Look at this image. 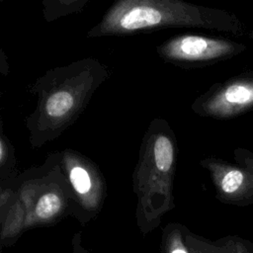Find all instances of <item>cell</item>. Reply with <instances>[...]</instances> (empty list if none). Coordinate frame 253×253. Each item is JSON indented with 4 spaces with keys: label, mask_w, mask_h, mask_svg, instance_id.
Wrapping results in <instances>:
<instances>
[{
    "label": "cell",
    "mask_w": 253,
    "mask_h": 253,
    "mask_svg": "<svg viewBox=\"0 0 253 253\" xmlns=\"http://www.w3.org/2000/svg\"><path fill=\"white\" fill-rule=\"evenodd\" d=\"M176 161L174 132L165 120L155 119L144 133L132 175L137 220L143 231L155 226L161 216L174 208Z\"/></svg>",
    "instance_id": "obj_2"
},
{
    "label": "cell",
    "mask_w": 253,
    "mask_h": 253,
    "mask_svg": "<svg viewBox=\"0 0 253 253\" xmlns=\"http://www.w3.org/2000/svg\"><path fill=\"white\" fill-rule=\"evenodd\" d=\"M61 166L69 181L75 204L88 212H96L106 195V183L97 166L74 150H64Z\"/></svg>",
    "instance_id": "obj_5"
},
{
    "label": "cell",
    "mask_w": 253,
    "mask_h": 253,
    "mask_svg": "<svg viewBox=\"0 0 253 253\" xmlns=\"http://www.w3.org/2000/svg\"><path fill=\"white\" fill-rule=\"evenodd\" d=\"M231 49L227 42L197 35L176 36L156 47L162 59L179 66L211 61L228 54Z\"/></svg>",
    "instance_id": "obj_6"
},
{
    "label": "cell",
    "mask_w": 253,
    "mask_h": 253,
    "mask_svg": "<svg viewBox=\"0 0 253 253\" xmlns=\"http://www.w3.org/2000/svg\"><path fill=\"white\" fill-rule=\"evenodd\" d=\"M235 245L238 253H253V245L235 238Z\"/></svg>",
    "instance_id": "obj_13"
},
{
    "label": "cell",
    "mask_w": 253,
    "mask_h": 253,
    "mask_svg": "<svg viewBox=\"0 0 253 253\" xmlns=\"http://www.w3.org/2000/svg\"><path fill=\"white\" fill-rule=\"evenodd\" d=\"M186 230L178 224H169L163 237V253H193L186 237Z\"/></svg>",
    "instance_id": "obj_9"
},
{
    "label": "cell",
    "mask_w": 253,
    "mask_h": 253,
    "mask_svg": "<svg viewBox=\"0 0 253 253\" xmlns=\"http://www.w3.org/2000/svg\"><path fill=\"white\" fill-rule=\"evenodd\" d=\"M14 152V148L2 134L0 139V167L2 182H4L5 179H12L15 175L13 172L16 167V157Z\"/></svg>",
    "instance_id": "obj_11"
},
{
    "label": "cell",
    "mask_w": 253,
    "mask_h": 253,
    "mask_svg": "<svg viewBox=\"0 0 253 253\" xmlns=\"http://www.w3.org/2000/svg\"><path fill=\"white\" fill-rule=\"evenodd\" d=\"M216 185L222 195L232 196L240 191L244 183V175L240 170L228 169L215 176Z\"/></svg>",
    "instance_id": "obj_10"
},
{
    "label": "cell",
    "mask_w": 253,
    "mask_h": 253,
    "mask_svg": "<svg viewBox=\"0 0 253 253\" xmlns=\"http://www.w3.org/2000/svg\"><path fill=\"white\" fill-rule=\"evenodd\" d=\"M72 253H89L82 244L80 232L76 233L72 239Z\"/></svg>",
    "instance_id": "obj_12"
},
{
    "label": "cell",
    "mask_w": 253,
    "mask_h": 253,
    "mask_svg": "<svg viewBox=\"0 0 253 253\" xmlns=\"http://www.w3.org/2000/svg\"><path fill=\"white\" fill-rule=\"evenodd\" d=\"M251 103H253V85L236 83L198 99L192 108L201 115L223 117Z\"/></svg>",
    "instance_id": "obj_7"
},
{
    "label": "cell",
    "mask_w": 253,
    "mask_h": 253,
    "mask_svg": "<svg viewBox=\"0 0 253 253\" xmlns=\"http://www.w3.org/2000/svg\"><path fill=\"white\" fill-rule=\"evenodd\" d=\"M207 10L179 0H120L87 34L89 38L123 36L164 28L208 27Z\"/></svg>",
    "instance_id": "obj_3"
},
{
    "label": "cell",
    "mask_w": 253,
    "mask_h": 253,
    "mask_svg": "<svg viewBox=\"0 0 253 253\" xmlns=\"http://www.w3.org/2000/svg\"><path fill=\"white\" fill-rule=\"evenodd\" d=\"M109 76L107 67L92 57L48 70L33 86L37 107L27 119L30 142L41 147L58 137L87 107Z\"/></svg>",
    "instance_id": "obj_1"
},
{
    "label": "cell",
    "mask_w": 253,
    "mask_h": 253,
    "mask_svg": "<svg viewBox=\"0 0 253 253\" xmlns=\"http://www.w3.org/2000/svg\"><path fill=\"white\" fill-rule=\"evenodd\" d=\"M185 237L193 253H238L235 238L227 239L221 244H215L189 232H185Z\"/></svg>",
    "instance_id": "obj_8"
},
{
    "label": "cell",
    "mask_w": 253,
    "mask_h": 253,
    "mask_svg": "<svg viewBox=\"0 0 253 253\" xmlns=\"http://www.w3.org/2000/svg\"><path fill=\"white\" fill-rule=\"evenodd\" d=\"M58 155L50 157L41 168L31 170L20 181L16 193L27 209L25 229L55 221L70 202L75 203Z\"/></svg>",
    "instance_id": "obj_4"
}]
</instances>
